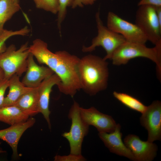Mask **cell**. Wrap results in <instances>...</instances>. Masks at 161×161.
<instances>
[{
    "instance_id": "obj_1",
    "label": "cell",
    "mask_w": 161,
    "mask_h": 161,
    "mask_svg": "<svg viewBox=\"0 0 161 161\" xmlns=\"http://www.w3.org/2000/svg\"><path fill=\"white\" fill-rule=\"evenodd\" d=\"M106 61L92 54L80 59L78 73L81 89L90 95H95L107 87L109 72Z\"/></svg>"
},
{
    "instance_id": "obj_2",
    "label": "cell",
    "mask_w": 161,
    "mask_h": 161,
    "mask_svg": "<svg viewBox=\"0 0 161 161\" xmlns=\"http://www.w3.org/2000/svg\"><path fill=\"white\" fill-rule=\"evenodd\" d=\"M153 48H148L145 44L126 41L115 51L111 59L114 65L126 64L133 58L143 57L154 62L157 66L158 77L161 76V42Z\"/></svg>"
},
{
    "instance_id": "obj_3",
    "label": "cell",
    "mask_w": 161,
    "mask_h": 161,
    "mask_svg": "<svg viewBox=\"0 0 161 161\" xmlns=\"http://www.w3.org/2000/svg\"><path fill=\"white\" fill-rule=\"evenodd\" d=\"M30 53L28 42L18 49L11 44L0 53V67L4 71V78L9 79L14 74L20 77L26 72Z\"/></svg>"
},
{
    "instance_id": "obj_4",
    "label": "cell",
    "mask_w": 161,
    "mask_h": 161,
    "mask_svg": "<svg viewBox=\"0 0 161 161\" xmlns=\"http://www.w3.org/2000/svg\"><path fill=\"white\" fill-rule=\"evenodd\" d=\"M95 18L97 35L92 39L90 46L83 47L82 51L85 52H90L95 50L97 47L100 46L106 52V55L103 58L105 60L111 59L116 49L126 41L122 35L104 25L99 11L96 13Z\"/></svg>"
},
{
    "instance_id": "obj_5",
    "label": "cell",
    "mask_w": 161,
    "mask_h": 161,
    "mask_svg": "<svg viewBox=\"0 0 161 161\" xmlns=\"http://www.w3.org/2000/svg\"><path fill=\"white\" fill-rule=\"evenodd\" d=\"M80 107L78 103L74 101L68 114L72 122L70 130L62 134L69 143L70 153L75 154H81L82 144L84 137L88 133L89 126L82 120L80 114Z\"/></svg>"
},
{
    "instance_id": "obj_6",
    "label": "cell",
    "mask_w": 161,
    "mask_h": 161,
    "mask_svg": "<svg viewBox=\"0 0 161 161\" xmlns=\"http://www.w3.org/2000/svg\"><path fill=\"white\" fill-rule=\"evenodd\" d=\"M137 10L136 24L141 30L148 41L156 45L161 42V24L157 17L155 7L140 6Z\"/></svg>"
},
{
    "instance_id": "obj_7",
    "label": "cell",
    "mask_w": 161,
    "mask_h": 161,
    "mask_svg": "<svg viewBox=\"0 0 161 161\" xmlns=\"http://www.w3.org/2000/svg\"><path fill=\"white\" fill-rule=\"evenodd\" d=\"M107 27L122 35L126 41L145 44L148 41L144 33L136 24L123 19L112 12L108 13Z\"/></svg>"
},
{
    "instance_id": "obj_8",
    "label": "cell",
    "mask_w": 161,
    "mask_h": 161,
    "mask_svg": "<svg viewBox=\"0 0 161 161\" xmlns=\"http://www.w3.org/2000/svg\"><path fill=\"white\" fill-rule=\"evenodd\" d=\"M141 125L147 130V141L151 142L161 139V103L155 100L147 106L140 118Z\"/></svg>"
},
{
    "instance_id": "obj_9",
    "label": "cell",
    "mask_w": 161,
    "mask_h": 161,
    "mask_svg": "<svg viewBox=\"0 0 161 161\" xmlns=\"http://www.w3.org/2000/svg\"><path fill=\"white\" fill-rule=\"evenodd\" d=\"M124 142L132 152L135 161H151L157 155L158 147L155 144L147 140L143 141L135 134L126 136Z\"/></svg>"
},
{
    "instance_id": "obj_10",
    "label": "cell",
    "mask_w": 161,
    "mask_h": 161,
    "mask_svg": "<svg viewBox=\"0 0 161 161\" xmlns=\"http://www.w3.org/2000/svg\"><path fill=\"white\" fill-rule=\"evenodd\" d=\"M80 113L83 121L96 128L99 132L111 133L117 124L110 116L103 114L94 107L86 109L80 107Z\"/></svg>"
},
{
    "instance_id": "obj_11",
    "label": "cell",
    "mask_w": 161,
    "mask_h": 161,
    "mask_svg": "<svg viewBox=\"0 0 161 161\" xmlns=\"http://www.w3.org/2000/svg\"><path fill=\"white\" fill-rule=\"evenodd\" d=\"M35 122V119L31 117L25 122L11 125L8 128L0 130V139L6 142L11 147L14 159H17L19 157L17 148L21 137L27 129L34 125Z\"/></svg>"
},
{
    "instance_id": "obj_12",
    "label": "cell",
    "mask_w": 161,
    "mask_h": 161,
    "mask_svg": "<svg viewBox=\"0 0 161 161\" xmlns=\"http://www.w3.org/2000/svg\"><path fill=\"white\" fill-rule=\"evenodd\" d=\"M121 128L120 125L117 124L112 132H99L98 136L110 152L135 161L132 152L122 140V134L120 132Z\"/></svg>"
},
{
    "instance_id": "obj_13",
    "label": "cell",
    "mask_w": 161,
    "mask_h": 161,
    "mask_svg": "<svg viewBox=\"0 0 161 161\" xmlns=\"http://www.w3.org/2000/svg\"><path fill=\"white\" fill-rule=\"evenodd\" d=\"M33 57L30 53L27 59L26 73L21 81L25 86L30 88L38 87L44 79L54 73L47 66L38 65Z\"/></svg>"
},
{
    "instance_id": "obj_14",
    "label": "cell",
    "mask_w": 161,
    "mask_h": 161,
    "mask_svg": "<svg viewBox=\"0 0 161 161\" xmlns=\"http://www.w3.org/2000/svg\"><path fill=\"white\" fill-rule=\"evenodd\" d=\"M60 82L58 76L54 73L44 79L38 87L39 112L43 114L50 129L51 128L49 118L51 112L49 108L50 95L53 86H58Z\"/></svg>"
},
{
    "instance_id": "obj_15",
    "label": "cell",
    "mask_w": 161,
    "mask_h": 161,
    "mask_svg": "<svg viewBox=\"0 0 161 161\" xmlns=\"http://www.w3.org/2000/svg\"><path fill=\"white\" fill-rule=\"evenodd\" d=\"M12 105L18 107L30 116L40 113L38 87L32 88Z\"/></svg>"
},
{
    "instance_id": "obj_16",
    "label": "cell",
    "mask_w": 161,
    "mask_h": 161,
    "mask_svg": "<svg viewBox=\"0 0 161 161\" xmlns=\"http://www.w3.org/2000/svg\"><path fill=\"white\" fill-rule=\"evenodd\" d=\"M19 77L14 74L9 79V90L5 97L3 106L12 105L21 96L32 88L25 86L20 80Z\"/></svg>"
},
{
    "instance_id": "obj_17",
    "label": "cell",
    "mask_w": 161,
    "mask_h": 161,
    "mask_svg": "<svg viewBox=\"0 0 161 161\" xmlns=\"http://www.w3.org/2000/svg\"><path fill=\"white\" fill-rule=\"evenodd\" d=\"M30 116L14 105L0 108V121L12 125L25 122Z\"/></svg>"
},
{
    "instance_id": "obj_18",
    "label": "cell",
    "mask_w": 161,
    "mask_h": 161,
    "mask_svg": "<svg viewBox=\"0 0 161 161\" xmlns=\"http://www.w3.org/2000/svg\"><path fill=\"white\" fill-rule=\"evenodd\" d=\"M20 9L19 2L14 0H0V35L5 23Z\"/></svg>"
},
{
    "instance_id": "obj_19",
    "label": "cell",
    "mask_w": 161,
    "mask_h": 161,
    "mask_svg": "<svg viewBox=\"0 0 161 161\" xmlns=\"http://www.w3.org/2000/svg\"><path fill=\"white\" fill-rule=\"evenodd\" d=\"M114 96L122 104L133 110L141 113L145 110L147 106L135 97L126 93L114 91Z\"/></svg>"
},
{
    "instance_id": "obj_20",
    "label": "cell",
    "mask_w": 161,
    "mask_h": 161,
    "mask_svg": "<svg viewBox=\"0 0 161 161\" xmlns=\"http://www.w3.org/2000/svg\"><path fill=\"white\" fill-rule=\"evenodd\" d=\"M30 31V29L27 26L20 30L15 31L4 29L0 35V53L3 52L6 49L5 42L9 38L15 35H26L29 33Z\"/></svg>"
},
{
    "instance_id": "obj_21",
    "label": "cell",
    "mask_w": 161,
    "mask_h": 161,
    "mask_svg": "<svg viewBox=\"0 0 161 161\" xmlns=\"http://www.w3.org/2000/svg\"><path fill=\"white\" fill-rule=\"evenodd\" d=\"M36 7L53 14L58 13L59 4L58 0H33Z\"/></svg>"
},
{
    "instance_id": "obj_22",
    "label": "cell",
    "mask_w": 161,
    "mask_h": 161,
    "mask_svg": "<svg viewBox=\"0 0 161 161\" xmlns=\"http://www.w3.org/2000/svg\"><path fill=\"white\" fill-rule=\"evenodd\" d=\"M75 0H58L59 7L58 12L57 25L61 32V24L66 16L67 8L72 6Z\"/></svg>"
},
{
    "instance_id": "obj_23",
    "label": "cell",
    "mask_w": 161,
    "mask_h": 161,
    "mask_svg": "<svg viewBox=\"0 0 161 161\" xmlns=\"http://www.w3.org/2000/svg\"><path fill=\"white\" fill-rule=\"evenodd\" d=\"M86 158L81 154H71L67 155H56L54 157L55 161H84Z\"/></svg>"
},
{
    "instance_id": "obj_24",
    "label": "cell",
    "mask_w": 161,
    "mask_h": 161,
    "mask_svg": "<svg viewBox=\"0 0 161 161\" xmlns=\"http://www.w3.org/2000/svg\"><path fill=\"white\" fill-rule=\"evenodd\" d=\"M9 86V79L4 78L0 80V108L3 106L5 91Z\"/></svg>"
},
{
    "instance_id": "obj_25",
    "label": "cell",
    "mask_w": 161,
    "mask_h": 161,
    "mask_svg": "<svg viewBox=\"0 0 161 161\" xmlns=\"http://www.w3.org/2000/svg\"><path fill=\"white\" fill-rule=\"evenodd\" d=\"M97 0H75L72 6V8L83 7V5H92Z\"/></svg>"
},
{
    "instance_id": "obj_26",
    "label": "cell",
    "mask_w": 161,
    "mask_h": 161,
    "mask_svg": "<svg viewBox=\"0 0 161 161\" xmlns=\"http://www.w3.org/2000/svg\"><path fill=\"white\" fill-rule=\"evenodd\" d=\"M143 5L161 6V0H140L137 4L138 6Z\"/></svg>"
},
{
    "instance_id": "obj_27",
    "label": "cell",
    "mask_w": 161,
    "mask_h": 161,
    "mask_svg": "<svg viewBox=\"0 0 161 161\" xmlns=\"http://www.w3.org/2000/svg\"><path fill=\"white\" fill-rule=\"evenodd\" d=\"M4 78V74L3 69L0 67V80Z\"/></svg>"
},
{
    "instance_id": "obj_28",
    "label": "cell",
    "mask_w": 161,
    "mask_h": 161,
    "mask_svg": "<svg viewBox=\"0 0 161 161\" xmlns=\"http://www.w3.org/2000/svg\"><path fill=\"white\" fill-rule=\"evenodd\" d=\"M6 151L4 150H3L1 148H0V154L5 153Z\"/></svg>"
},
{
    "instance_id": "obj_29",
    "label": "cell",
    "mask_w": 161,
    "mask_h": 161,
    "mask_svg": "<svg viewBox=\"0 0 161 161\" xmlns=\"http://www.w3.org/2000/svg\"><path fill=\"white\" fill-rule=\"evenodd\" d=\"M16 2H19V0H14Z\"/></svg>"
}]
</instances>
